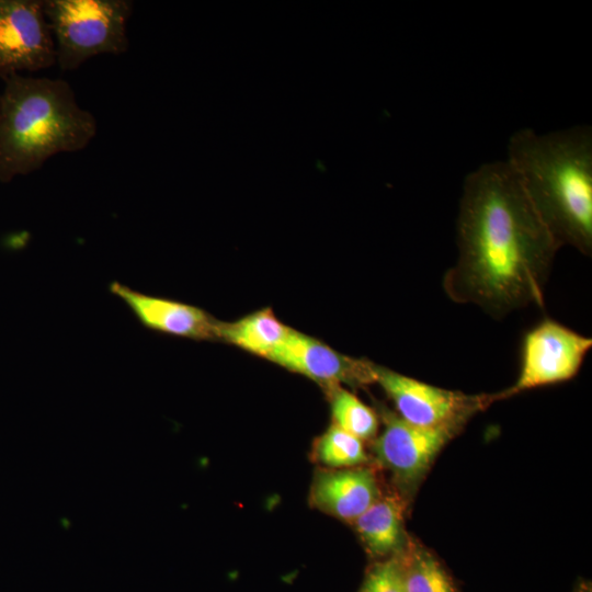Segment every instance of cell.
<instances>
[{
    "label": "cell",
    "mask_w": 592,
    "mask_h": 592,
    "mask_svg": "<svg viewBox=\"0 0 592 592\" xmlns=\"http://www.w3.org/2000/svg\"><path fill=\"white\" fill-rule=\"evenodd\" d=\"M458 258L443 288L458 304H474L496 319L535 304L560 248L508 161L467 175L457 218Z\"/></svg>",
    "instance_id": "6da1fadb"
},
{
    "label": "cell",
    "mask_w": 592,
    "mask_h": 592,
    "mask_svg": "<svg viewBox=\"0 0 592 592\" xmlns=\"http://www.w3.org/2000/svg\"><path fill=\"white\" fill-rule=\"evenodd\" d=\"M508 149V163L557 243L591 255V129L539 135L523 128L511 136Z\"/></svg>",
    "instance_id": "7a4b0ae2"
},
{
    "label": "cell",
    "mask_w": 592,
    "mask_h": 592,
    "mask_svg": "<svg viewBox=\"0 0 592 592\" xmlns=\"http://www.w3.org/2000/svg\"><path fill=\"white\" fill-rule=\"evenodd\" d=\"M0 91V182L39 170L59 153L84 149L98 133L95 116L83 109L60 78L13 75Z\"/></svg>",
    "instance_id": "3957f363"
},
{
    "label": "cell",
    "mask_w": 592,
    "mask_h": 592,
    "mask_svg": "<svg viewBox=\"0 0 592 592\" xmlns=\"http://www.w3.org/2000/svg\"><path fill=\"white\" fill-rule=\"evenodd\" d=\"M133 7L130 0H44L59 69L72 71L95 56L126 53Z\"/></svg>",
    "instance_id": "277c9868"
},
{
    "label": "cell",
    "mask_w": 592,
    "mask_h": 592,
    "mask_svg": "<svg viewBox=\"0 0 592 592\" xmlns=\"http://www.w3.org/2000/svg\"><path fill=\"white\" fill-rule=\"evenodd\" d=\"M379 411L383 430L371 442L375 462L390 474L394 490L409 503L439 453L464 428H423L385 407Z\"/></svg>",
    "instance_id": "5b68a950"
},
{
    "label": "cell",
    "mask_w": 592,
    "mask_h": 592,
    "mask_svg": "<svg viewBox=\"0 0 592 592\" xmlns=\"http://www.w3.org/2000/svg\"><path fill=\"white\" fill-rule=\"evenodd\" d=\"M591 346L590 337L556 320H542L524 334L517 379L508 389L493 394L494 401L572 379Z\"/></svg>",
    "instance_id": "8992f818"
},
{
    "label": "cell",
    "mask_w": 592,
    "mask_h": 592,
    "mask_svg": "<svg viewBox=\"0 0 592 592\" xmlns=\"http://www.w3.org/2000/svg\"><path fill=\"white\" fill-rule=\"evenodd\" d=\"M392 400L397 414L423 428L466 423L494 402L493 394L468 395L436 387L378 365L377 380Z\"/></svg>",
    "instance_id": "52a82bcc"
},
{
    "label": "cell",
    "mask_w": 592,
    "mask_h": 592,
    "mask_svg": "<svg viewBox=\"0 0 592 592\" xmlns=\"http://www.w3.org/2000/svg\"><path fill=\"white\" fill-rule=\"evenodd\" d=\"M56 65L44 0H0V79Z\"/></svg>",
    "instance_id": "ba28073f"
},
{
    "label": "cell",
    "mask_w": 592,
    "mask_h": 592,
    "mask_svg": "<svg viewBox=\"0 0 592 592\" xmlns=\"http://www.w3.org/2000/svg\"><path fill=\"white\" fill-rule=\"evenodd\" d=\"M269 361L319 384L325 391L375 384L378 365L342 354L320 340L292 329Z\"/></svg>",
    "instance_id": "9c48e42d"
},
{
    "label": "cell",
    "mask_w": 592,
    "mask_h": 592,
    "mask_svg": "<svg viewBox=\"0 0 592 592\" xmlns=\"http://www.w3.org/2000/svg\"><path fill=\"white\" fill-rule=\"evenodd\" d=\"M372 465L351 468H319L309 490L311 508L351 524L383 494Z\"/></svg>",
    "instance_id": "30bf717a"
},
{
    "label": "cell",
    "mask_w": 592,
    "mask_h": 592,
    "mask_svg": "<svg viewBox=\"0 0 592 592\" xmlns=\"http://www.w3.org/2000/svg\"><path fill=\"white\" fill-rule=\"evenodd\" d=\"M147 329L192 340H217L218 320L196 306L133 289L121 282L109 287Z\"/></svg>",
    "instance_id": "8fae6325"
},
{
    "label": "cell",
    "mask_w": 592,
    "mask_h": 592,
    "mask_svg": "<svg viewBox=\"0 0 592 592\" xmlns=\"http://www.w3.org/2000/svg\"><path fill=\"white\" fill-rule=\"evenodd\" d=\"M408 502L395 490L383 493L351 525L371 558L387 559L400 555L409 544L405 516Z\"/></svg>",
    "instance_id": "7c38bea8"
},
{
    "label": "cell",
    "mask_w": 592,
    "mask_h": 592,
    "mask_svg": "<svg viewBox=\"0 0 592 592\" xmlns=\"http://www.w3.org/2000/svg\"><path fill=\"white\" fill-rule=\"evenodd\" d=\"M291 330L271 308H264L236 321H219L217 340L269 360Z\"/></svg>",
    "instance_id": "4fadbf2b"
},
{
    "label": "cell",
    "mask_w": 592,
    "mask_h": 592,
    "mask_svg": "<svg viewBox=\"0 0 592 592\" xmlns=\"http://www.w3.org/2000/svg\"><path fill=\"white\" fill-rule=\"evenodd\" d=\"M400 559L405 592H460L443 562L412 538Z\"/></svg>",
    "instance_id": "5bb4252c"
},
{
    "label": "cell",
    "mask_w": 592,
    "mask_h": 592,
    "mask_svg": "<svg viewBox=\"0 0 592 592\" xmlns=\"http://www.w3.org/2000/svg\"><path fill=\"white\" fill-rule=\"evenodd\" d=\"M330 402L332 424L356 436L372 442L379 431L378 413L343 386L326 390Z\"/></svg>",
    "instance_id": "9a60e30c"
},
{
    "label": "cell",
    "mask_w": 592,
    "mask_h": 592,
    "mask_svg": "<svg viewBox=\"0 0 592 592\" xmlns=\"http://www.w3.org/2000/svg\"><path fill=\"white\" fill-rule=\"evenodd\" d=\"M310 456L321 468L341 469L371 465L364 442L332 423L315 440Z\"/></svg>",
    "instance_id": "2e32d148"
},
{
    "label": "cell",
    "mask_w": 592,
    "mask_h": 592,
    "mask_svg": "<svg viewBox=\"0 0 592 592\" xmlns=\"http://www.w3.org/2000/svg\"><path fill=\"white\" fill-rule=\"evenodd\" d=\"M358 592H405L400 555L373 562Z\"/></svg>",
    "instance_id": "e0dca14e"
},
{
    "label": "cell",
    "mask_w": 592,
    "mask_h": 592,
    "mask_svg": "<svg viewBox=\"0 0 592 592\" xmlns=\"http://www.w3.org/2000/svg\"><path fill=\"white\" fill-rule=\"evenodd\" d=\"M572 592H592L591 583L589 581H580Z\"/></svg>",
    "instance_id": "ac0fdd59"
}]
</instances>
